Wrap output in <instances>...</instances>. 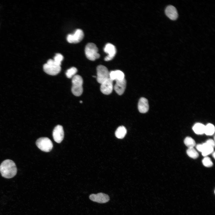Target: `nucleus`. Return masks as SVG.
I'll return each mask as SVG.
<instances>
[{"mask_svg":"<svg viewBox=\"0 0 215 215\" xmlns=\"http://www.w3.org/2000/svg\"><path fill=\"white\" fill-rule=\"evenodd\" d=\"M17 172L15 163L10 159L4 161L0 165V172L1 176L6 178H11L15 176Z\"/></svg>","mask_w":215,"mask_h":215,"instance_id":"nucleus-1","label":"nucleus"},{"mask_svg":"<svg viewBox=\"0 0 215 215\" xmlns=\"http://www.w3.org/2000/svg\"><path fill=\"white\" fill-rule=\"evenodd\" d=\"M72 83L71 91L73 94L77 96H81L83 91L82 77L79 75H75L72 78Z\"/></svg>","mask_w":215,"mask_h":215,"instance_id":"nucleus-2","label":"nucleus"},{"mask_svg":"<svg viewBox=\"0 0 215 215\" xmlns=\"http://www.w3.org/2000/svg\"><path fill=\"white\" fill-rule=\"evenodd\" d=\"M85 51L87 58L90 60L95 61L100 56L98 53V48L93 43H88L85 47Z\"/></svg>","mask_w":215,"mask_h":215,"instance_id":"nucleus-3","label":"nucleus"},{"mask_svg":"<svg viewBox=\"0 0 215 215\" xmlns=\"http://www.w3.org/2000/svg\"><path fill=\"white\" fill-rule=\"evenodd\" d=\"M43 68L44 71L46 73L52 76L57 75L60 71V66L56 64L53 59H49L47 63L43 65Z\"/></svg>","mask_w":215,"mask_h":215,"instance_id":"nucleus-4","label":"nucleus"},{"mask_svg":"<svg viewBox=\"0 0 215 215\" xmlns=\"http://www.w3.org/2000/svg\"><path fill=\"white\" fill-rule=\"evenodd\" d=\"M36 144L39 149L46 152L50 151L53 147L52 142L47 137H41L38 139L36 141Z\"/></svg>","mask_w":215,"mask_h":215,"instance_id":"nucleus-5","label":"nucleus"},{"mask_svg":"<svg viewBox=\"0 0 215 215\" xmlns=\"http://www.w3.org/2000/svg\"><path fill=\"white\" fill-rule=\"evenodd\" d=\"M97 81L101 84L109 78V72L108 68L102 65L98 66L96 68Z\"/></svg>","mask_w":215,"mask_h":215,"instance_id":"nucleus-6","label":"nucleus"},{"mask_svg":"<svg viewBox=\"0 0 215 215\" xmlns=\"http://www.w3.org/2000/svg\"><path fill=\"white\" fill-rule=\"evenodd\" d=\"M84 33L80 29L76 30L73 34H69L67 37V41L70 43H77L80 42L83 39Z\"/></svg>","mask_w":215,"mask_h":215,"instance_id":"nucleus-7","label":"nucleus"},{"mask_svg":"<svg viewBox=\"0 0 215 215\" xmlns=\"http://www.w3.org/2000/svg\"><path fill=\"white\" fill-rule=\"evenodd\" d=\"M89 198L93 201L101 203L107 202L110 200L109 196L102 193L96 194H92L90 195Z\"/></svg>","mask_w":215,"mask_h":215,"instance_id":"nucleus-8","label":"nucleus"},{"mask_svg":"<svg viewBox=\"0 0 215 215\" xmlns=\"http://www.w3.org/2000/svg\"><path fill=\"white\" fill-rule=\"evenodd\" d=\"M104 51L108 54L104 59L105 61H108L112 60L115 56L116 53V49L115 47L112 44H107L104 48Z\"/></svg>","mask_w":215,"mask_h":215,"instance_id":"nucleus-9","label":"nucleus"},{"mask_svg":"<svg viewBox=\"0 0 215 215\" xmlns=\"http://www.w3.org/2000/svg\"><path fill=\"white\" fill-rule=\"evenodd\" d=\"M53 136L56 142L58 143H60L64 137V131L62 126L60 125L56 126L53 130Z\"/></svg>","mask_w":215,"mask_h":215,"instance_id":"nucleus-10","label":"nucleus"},{"mask_svg":"<svg viewBox=\"0 0 215 215\" xmlns=\"http://www.w3.org/2000/svg\"><path fill=\"white\" fill-rule=\"evenodd\" d=\"M113 81L109 78L101 84L100 90L105 95H109L112 92L113 89Z\"/></svg>","mask_w":215,"mask_h":215,"instance_id":"nucleus-11","label":"nucleus"},{"mask_svg":"<svg viewBox=\"0 0 215 215\" xmlns=\"http://www.w3.org/2000/svg\"><path fill=\"white\" fill-rule=\"evenodd\" d=\"M167 16L172 20H176L178 17V15L176 8L171 5L168 6L165 10Z\"/></svg>","mask_w":215,"mask_h":215,"instance_id":"nucleus-12","label":"nucleus"},{"mask_svg":"<svg viewBox=\"0 0 215 215\" xmlns=\"http://www.w3.org/2000/svg\"><path fill=\"white\" fill-rule=\"evenodd\" d=\"M114 89L116 93L121 95L124 93L126 87V82L125 79L122 80L116 81Z\"/></svg>","mask_w":215,"mask_h":215,"instance_id":"nucleus-13","label":"nucleus"},{"mask_svg":"<svg viewBox=\"0 0 215 215\" xmlns=\"http://www.w3.org/2000/svg\"><path fill=\"white\" fill-rule=\"evenodd\" d=\"M138 109L141 113L147 112L149 109V105L148 100L144 97L141 98L139 100L138 105Z\"/></svg>","mask_w":215,"mask_h":215,"instance_id":"nucleus-14","label":"nucleus"},{"mask_svg":"<svg viewBox=\"0 0 215 215\" xmlns=\"http://www.w3.org/2000/svg\"><path fill=\"white\" fill-rule=\"evenodd\" d=\"M109 78L113 81H119L125 79L124 73L120 70L111 71L109 72Z\"/></svg>","mask_w":215,"mask_h":215,"instance_id":"nucleus-15","label":"nucleus"},{"mask_svg":"<svg viewBox=\"0 0 215 215\" xmlns=\"http://www.w3.org/2000/svg\"><path fill=\"white\" fill-rule=\"evenodd\" d=\"M205 128L204 125L201 123H197L194 125L192 129L196 134L201 135L204 133Z\"/></svg>","mask_w":215,"mask_h":215,"instance_id":"nucleus-16","label":"nucleus"},{"mask_svg":"<svg viewBox=\"0 0 215 215\" xmlns=\"http://www.w3.org/2000/svg\"><path fill=\"white\" fill-rule=\"evenodd\" d=\"M202 150L201 152L203 156H206L214 151V148L208 145L205 142L202 144Z\"/></svg>","mask_w":215,"mask_h":215,"instance_id":"nucleus-17","label":"nucleus"},{"mask_svg":"<svg viewBox=\"0 0 215 215\" xmlns=\"http://www.w3.org/2000/svg\"><path fill=\"white\" fill-rule=\"evenodd\" d=\"M127 133L126 128L123 126L119 127L116 129L115 134L116 137L119 139H122L125 135Z\"/></svg>","mask_w":215,"mask_h":215,"instance_id":"nucleus-18","label":"nucleus"},{"mask_svg":"<svg viewBox=\"0 0 215 215\" xmlns=\"http://www.w3.org/2000/svg\"><path fill=\"white\" fill-rule=\"evenodd\" d=\"M215 131V127L213 125L209 123L205 126V133L206 135H212Z\"/></svg>","mask_w":215,"mask_h":215,"instance_id":"nucleus-19","label":"nucleus"},{"mask_svg":"<svg viewBox=\"0 0 215 215\" xmlns=\"http://www.w3.org/2000/svg\"><path fill=\"white\" fill-rule=\"evenodd\" d=\"M184 143L188 148H194L196 145V142L191 137L189 136L185 138Z\"/></svg>","mask_w":215,"mask_h":215,"instance_id":"nucleus-20","label":"nucleus"},{"mask_svg":"<svg viewBox=\"0 0 215 215\" xmlns=\"http://www.w3.org/2000/svg\"><path fill=\"white\" fill-rule=\"evenodd\" d=\"M186 153L189 156L194 159L197 158L199 156L198 153L194 148H188Z\"/></svg>","mask_w":215,"mask_h":215,"instance_id":"nucleus-21","label":"nucleus"},{"mask_svg":"<svg viewBox=\"0 0 215 215\" xmlns=\"http://www.w3.org/2000/svg\"><path fill=\"white\" fill-rule=\"evenodd\" d=\"M77 71V69L75 67H72L68 69L66 71L65 74L68 78H71L75 75Z\"/></svg>","mask_w":215,"mask_h":215,"instance_id":"nucleus-22","label":"nucleus"},{"mask_svg":"<svg viewBox=\"0 0 215 215\" xmlns=\"http://www.w3.org/2000/svg\"><path fill=\"white\" fill-rule=\"evenodd\" d=\"M63 59V56L60 53H56L54 57L53 60L57 65L60 66L61 62Z\"/></svg>","mask_w":215,"mask_h":215,"instance_id":"nucleus-23","label":"nucleus"},{"mask_svg":"<svg viewBox=\"0 0 215 215\" xmlns=\"http://www.w3.org/2000/svg\"><path fill=\"white\" fill-rule=\"evenodd\" d=\"M202 163L204 166L207 167H211L213 165V162L211 159L207 156H205L203 159Z\"/></svg>","mask_w":215,"mask_h":215,"instance_id":"nucleus-24","label":"nucleus"},{"mask_svg":"<svg viewBox=\"0 0 215 215\" xmlns=\"http://www.w3.org/2000/svg\"><path fill=\"white\" fill-rule=\"evenodd\" d=\"M205 143L208 146L214 148L215 142L212 139H209L207 140Z\"/></svg>","mask_w":215,"mask_h":215,"instance_id":"nucleus-25","label":"nucleus"},{"mask_svg":"<svg viewBox=\"0 0 215 215\" xmlns=\"http://www.w3.org/2000/svg\"><path fill=\"white\" fill-rule=\"evenodd\" d=\"M213 153V156L214 158V157H215V153H214V152Z\"/></svg>","mask_w":215,"mask_h":215,"instance_id":"nucleus-26","label":"nucleus"},{"mask_svg":"<svg viewBox=\"0 0 215 215\" xmlns=\"http://www.w3.org/2000/svg\"><path fill=\"white\" fill-rule=\"evenodd\" d=\"M80 103H82V101H80Z\"/></svg>","mask_w":215,"mask_h":215,"instance_id":"nucleus-27","label":"nucleus"}]
</instances>
